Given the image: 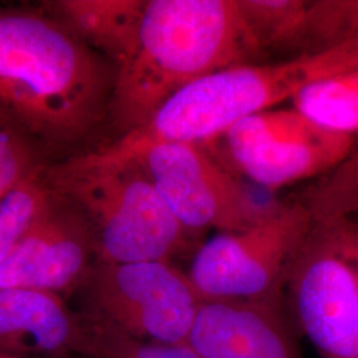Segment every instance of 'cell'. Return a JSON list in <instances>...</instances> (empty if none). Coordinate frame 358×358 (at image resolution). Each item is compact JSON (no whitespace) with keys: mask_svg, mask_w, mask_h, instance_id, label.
Listing matches in <instances>:
<instances>
[{"mask_svg":"<svg viewBox=\"0 0 358 358\" xmlns=\"http://www.w3.org/2000/svg\"><path fill=\"white\" fill-rule=\"evenodd\" d=\"M115 72L51 13L0 7V106L40 142L72 143L101 122Z\"/></svg>","mask_w":358,"mask_h":358,"instance_id":"cell-1","label":"cell"},{"mask_svg":"<svg viewBox=\"0 0 358 358\" xmlns=\"http://www.w3.org/2000/svg\"><path fill=\"white\" fill-rule=\"evenodd\" d=\"M236 0H148L137 47L115 71L109 113L122 134L199 78L260 57Z\"/></svg>","mask_w":358,"mask_h":358,"instance_id":"cell-2","label":"cell"},{"mask_svg":"<svg viewBox=\"0 0 358 358\" xmlns=\"http://www.w3.org/2000/svg\"><path fill=\"white\" fill-rule=\"evenodd\" d=\"M45 176L87 222L97 263L173 262L199 247V235L179 223L137 161L101 162L83 154L47 167Z\"/></svg>","mask_w":358,"mask_h":358,"instance_id":"cell-3","label":"cell"},{"mask_svg":"<svg viewBox=\"0 0 358 358\" xmlns=\"http://www.w3.org/2000/svg\"><path fill=\"white\" fill-rule=\"evenodd\" d=\"M331 75L324 52L273 64L230 66L179 90L141 128L87 154L101 162H128L157 145H205L245 118L291 101L308 83Z\"/></svg>","mask_w":358,"mask_h":358,"instance_id":"cell-4","label":"cell"},{"mask_svg":"<svg viewBox=\"0 0 358 358\" xmlns=\"http://www.w3.org/2000/svg\"><path fill=\"white\" fill-rule=\"evenodd\" d=\"M284 307L321 358H358L357 220H315L285 282Z\"/></svg>","mask_w":358,"mask_h":358,"instance_id":"cell-5","label":"cell"},{"mask_svg":"<svg viewBox=\"0 0 358 358\" xmlns=\"http://www.w3.org/2000/svg\"><path fill=\"white\" fill-rule=\"evenodd\" d=\"M313 223L303 202L279 205L256 226L217 232L199 244L187 275L203 300H282L296 256Z\"/></svg>","mask_w":358,"mask_h":358,"instance_id":"cell-6","label":"cell"},{"mask_svg":"<svg viewBox=\"0 0 358 358\" xmlns=\"http://www.w3.org/2000/svg\"><path fill=\"white\" fill-rule=\"evenodd\" d=\"M84 316L154 344H189L203 297L173 262L96 263L81 287Z\"/></svg>","mask_w":358,"mask_h":358,"instance_id":"cell-7","label":"cell"},{"mask_svg":"<svg viewBox=\"0 0 358 358\" xmlns=\"http://www.w3.org/2000/svg\"><path fill=\"white\" fill-rule=\"evenodd\" d=\"M357 138L317 127L294 108L256 113L217 143L232 173H239L268 190H279L316 177H325L343 164ZM206 145V143H205Z\"/></svg>","mask_w":358,"mask_h":358,"instance_id":"cell-8","label":"cell"},{"mask_svg":"<svg viewBox=\"0 0 358 358\" xmlns=\"http://www.w3.org/2000/svg\"><path fill=\"white\" fill-rule=\"evenodd\" d=\"M179 223L196 235L247 230L279 205H262L205 145L164 143L136 159Z\"/></svg>","mask_w":358,"mask_h":358,"instance_id":"cell-9","label":"cell"},{"mask_svg":"<svg viewBox=\"0 0 358 358\" xmlns=\"http://www.w3.org/2000/svg\"><path fill=\"white\" fill-rule=\"evenodd\" d=\"M96 263L87 222L56 195L0 266V289L27 288L64 296L84 285Z\"/></svg>","mask_w":358,"mask_h":358,"instance_id":"cell-10","label":"cell"},{"mask_svg":"<svg viewBox=\"0 0 358 358\" xmlns=\"http://www.w3.org/2000/svg\"><path fill=\"white\" fill-rule=\"evenodd\" d=\"M282 300H203L190 345L203 358H303Z\"/></svg>","mask_w":358,"mask_h":358,"instance_id":"cell-11","label":"cell"},{"mask_svg":"<svg viewBox=\"0 0 358 358\" xmlns=\"http://www.w3.org/2000/svg\"><path fill=\"white\" fill-rule=\"evenodd\" d=\"M83 315L64 296L38 289H0V353L19 358H63L88 352Z\"/></svg>","mask_w":358,"mask_h":358,"instance_id":"cell-12","label":"cell"},{"mask_svg":"<svg viewBox=\"0 0 358 358\" xmlns=\"http://www.w3.org/2000/svg\"><path fill=\"white\" fill-rule=\"evenodd\" d=\"M148 0H53L45 8L100 56L124 64L137 47Z\"/></svg>","mask_w":358,"mask_h":358,"instance_id":"cell-13","label":"cell"},{"mask_svg":"<svg viewBox=\"0 0 358 358\" xmlns=\"http://www.w3.org/2000/svg\"><path fill=\"white\" fill-rule=\"evenodd\" d=\"M291 103L317 127L358 138V68L308 83Z\"/></svg>","mask_w":358,"mask_h":358,"instance_id":"cell-14","label":"cell"},{"mask_svg":"<svg viewBox=\"0 0 358 358\" xmlns=\"http://www.w3.org/2000/svg\"><path fill=\"white\" fill-rule=\"evenodd\" d=\"M260 51L304 56L309 0H236Z\"/></svg>","mask_w":358,"mask_h":358,"instance_id":"cell-15","label":"cell"},{"mask_svg":"<svg viewBox=\"0 0 358 358\" xmlns=\"http://www.w3.org/2000/svg\"><path fill=\"white\" fill-rule=\"evenodd\" d=\"M45 169L0 198V266L56 198Z\"/></svg>","mask_w":358,"mask_h":358,"instance_id":"cell-16","label":"cell"},{"mask_svg":"<svg viewBox=\"0 0 358 358\" xmlns=\"http://www.w3.org/2000/svg\"><path fill=\"white\" fill-rule=\"evenodd\" d=\"M313 220L353 217L358 213V138L345 161L308 190L301 201Z\"/></svg>","mask_w":358,"mask_h":358,"instance_id":"cell-17","label":"cell"},{"mask_svg":"<svg viewBox=\"0 0 358 358\" xmlns=\"http://www.w3.org/2000/svg\"><path fill=\"white\" fill-rule=\"evenodd\" d=\"M44 167L40 141L0 106V198Z\"/></svg>","mask_w":358,"mask_h":358,"instance_id":"cell-18","label":"cell"},{"mask_svg":"<svg viewBox=\"0 0 358 358\" xmlns=\"http://www.w3.org/2000/svg\"><path fill=\"white\" fill-rule=\"evenodd\" d=\"M358 31V0H309L304 56L328 51Z\"/></svg>","mask_w":358,"mask_h":358,"instance_id":"cell-19","label":"cell"},{"mask_svg":"<svg viewBox=\"0 0 358 358\" xmlns=\"http://www.w3.org/2000/svg\"><path fill=\"white\" fill-rule=\"evenodd\" d=\"M84 316V315H83ZM88 328V352L92 358H203L190 344L145 343L113 327L84 316Z\"/></svg>","mask_w":358,"mask_h":358,"instance_id":"cell-20","label":"cell"},{"mask_svg":"<svg viewBox=\"0 0 358 358\" xmlns=\"http://www.w3.org/2000/svg\"><path fill=\"white\" fill-rule=\"evenodd\" d=\"M336 73L358 68V31L343 44L328 50Z\"/></svg>","mask_w":358,"mask_h":358,"instance_id":"cell-21","label":"cell"},{"mask_svg":"<svg viewBox=\"0 0 358 358\" xmlns=\"http://www.w3.org/2000/svg\"><path fill=\"white\" fill-rule=\"evenodd\" d=\"M0 358H19V357H13V356H8V355H4V353H0Z\"/></svg>","mask_w":358,"mask_h":358,"instance_id":"cell-22","label":"cell"}]
</instances>
